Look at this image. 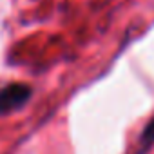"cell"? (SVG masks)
<instances>
[{
	"instance_id": "1",
	"label": "cell",
	"mask_w": 154,
	"mask_h": 154,
	"mask_svg": "<svg viewBox=\"0 0 154 154\" xmlns=\"http://www.w3.org/2000/svg\"><path fill=\"white\" fill-rule=\"evenodd\" d=\"M33 98V87L27 84H8L0 87V116L20 111Z\"/></svg>"
},
{
	"instance_id": "2",
	"label": "cell",
	"mask_w": 154,
	"mask_h": 154,
	"mask_svg": "<svg viewBox=\"0 0 154 154\" xmlns=\"http://www.w3.org/2000/svg\"><path fill=\"white\" fill-rule=\"evenodd\" d=\"M152 145H154V116H152V118L149 120V123L143 127L141 136H140V147H141V152L149 150Z\"/></svg>"
}]
</instances>
